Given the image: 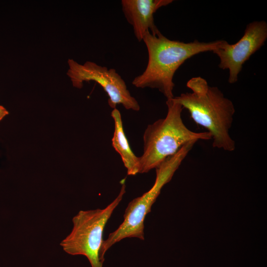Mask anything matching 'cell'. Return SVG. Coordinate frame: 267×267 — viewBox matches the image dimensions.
<instances>
[{
	"instance_id": "cell-7",
	"label": "cell",
	"mask_w": 267,
	"mask_h": 267,
	"mask_svg": "<svg viewBox=\"0 0 267 267\" xmlns=\"http://www.w3.org/2000/svg\"><path fill=\"white\" fill-rule=\"evenodd\" d=\"M267 38L266 21H253L245 28L243 36L234 44L223 41L219 47L212 52L220 58L219 67L229 71L228 82L233 84L244 63L265 44Z\"/></svg>"
},
{
	"instance_id": "cell-2",
	"label": "cell",
	"mask_w": 267,
	"mask_h": 267,
	"mask_svg": "<svg viewBox=\"0 0 267 267\" xmlns=\"http://www.w3.org/2000/svg\"><path fill=\"white\" fill-rule=\"evenodd\" d=\"M186 86L192 92L181 93L172 100L186 109L197 125L207 130L214 148L234 151L235 143L229 134L235 111L232 102L202 77L192 78Z\"/></svg>"
},
{
	"instance_id": "cell-1",
	"label": "cell",
	"mask_w": 267,
	"mask_h": 267,
	"mask_svg": "<svg viewBox=\"0 0 267 267\" xmlns=\"http://www.w3.org/2000/svg\"><path fill=\"white\" fill-rule=\"evenodd\" d=\"M142 41L148 51V63L144 72L134 78L132 84L138 88L156 89L169 99L174 97L173 78L178 68L195 55L216 49L223 40L184 43L171 40L161 32L153 35L147 31Z\"/></svg>"
},
{
	"instance_id": "cell-9",
	"label": "cell",
	"mask_w": 267,
	"mask_h": 267,
	"mask_svg": "<svg viewBox=\"0 0 267 267\" xmlns=\"http://www.w3.org/2000/svg\"><path fill=\"white\" fill-rule=\"evenodd\" d=\"M111 116L114 122V131L112 145L120 154L124 165L127 170V175L134 176L139 173V163L137 157L132 150L124 131L121 115L117 108L113 109Z\"/></svg>"
},
{
	"instance_id": "cell-3",
	"label": "cell",
	"mask_w": 267,
	"mask_h": 267,
	"mask_svg": "<svg viewBox=\"0 0 267 267\" xmlns=\"http://www.w3.org/2000/svg\"><path fill=\"white\" fill-rule=\"evenodd\" d=\"M166 116L146 127L143 134V152L138 157L139 173L156 169L191 141L212 139L207 132L197 133L189 129L181 117L183 107L172 99H167Z\"/></svg>"
},
{
	"instance_id": "cell-6",
	"label": "cell",
	"mask_w": 267,
	"mask_h": 267,
	"mask_svg": "<svg viewBox=\"0 0 267 267\" xmlns=\"http://www.w3.org/2000/svg\"><path fill=\"white\" fill-rule=\"evenodd\" d=\"M68 63L67 74L74 87L81 89L84 82L94 81L107 94L108 105L113 109L116 108L117 104H121L127 110H139L138 101L131 95L124 80L115 69H108L91 61L80 64L71 59Z\"/></svg>"
},
{
	"instance_id": "cell-8",
	"label": "cell",
	"mask_w": 267,
	"mask_h": 267,
	"mask_svg": "<svg viewBox=\"0 0 267 267\" xmlns=\"http://www.w3.org/2000/svg\"><path fill=\"white\" fill-rule=\"evenodd\" d=\"M172 0H122V9L125 18L132 25L138 42L142 41L146 32L157 35L160 32L154 23V14L160 7Z\"/></svg>"
},
{
	"instance_id": "cell-4",
	"label": "cell",
	"mask_w": 267,
	"mask_h": 267,
	"mask_svg": "<svg viewBox=\"0 0 267 267\" xmlns=\"http://www.w3.org/2000/svg\"><path fill=\"white\" fill-rule=\"evenodd\" d=\"M194 145L192 142L187 143L155 169L156 177L152 187L129 203L122 223L103 240L100 251V257L103 261L106 252L121 240L132 237L144 240V221L146 215L150 212L151 206L163 186L171 180Z\"/></svg>"
},
{
	"instance_id": "cell-10",
	"label": "cell",
	"mask_w": 267,
	"mask_h": 267,
	"mask_svg": "<svg viewBox=\"0 0 267 267\" xmlns=\"http://www.w3.org/2000/svg\"><path fill=\"white\" fill-rule=\"evenodd\" d=\"M8 114V111H7L3 106L0 105V121Z\"/></svg>"
},
{
	"instance_id": "cell-5",
	"label": "cell",
	"mask_w": 267,
	"mask_h": 267,
	"mask_svg": "<svg viewBox=\"0 0 267 267\" xmlns=\"http://www.w3.org/2000/svg\"><path fill=\"white\" fill-rule=\"evenodd\" d=\"M125 179L121 181L122 186L118 195L106 207L81 210L73 218L72 229L60 243L64 251L71 255L85 256L91 267H103L100 251L103 230L126 192Z\"/></svg>"
}]
</instances>
